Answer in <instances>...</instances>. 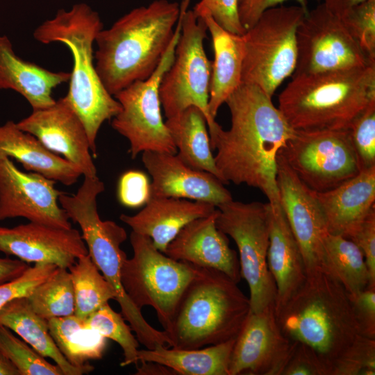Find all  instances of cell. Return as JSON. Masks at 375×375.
Instances as JSON below:
<instances>
[{
	"label": "cell",
	"mask_w": 375,
	"mask_h": 375,
	"mask_svg": "<svg viewBox=\"0 0 375 375\" xmlns=\"http://www.w3.org/2000/svg\"><path fill=\"white\" fill-rule=\"evenodd\" d=\"M274 306L250 310L235 338L229 375H282L298 342L282 333Z\"/></svg>",
	"instance_id": "obj_17"
},
{
	"label": "cell",
	"mask_w": 375,
	"mask_h": 375,
	"mask_svg": "<svg viewBox=\"0 0 375 375\" xmlns=\"http://www.w3.org/2000/svg\"><path fill=\"white\" fill-rule=\"evenodd\" d=\"M121 313L115 312L108 303L103 305L91 314L85 322L107 339L116 342L122 348L124 353L122 367L131 364L138 365L139 360L138 352L139 341L132 333L130 325L125 322Z\"/></svg>",
	"instance_id": "obj_35"
},
{
	"label": "cell",
	"mask_w": 375,
	"mask_h": 375,
	"mask_svg": "<svg viewBox=\"0 0 375 375\" xmlns=\"http://www.w3.org/2000/svg\"><path fill=\"white\" fill-rule=\"evenodd\" d=\"M360 169L375 166V101L368 105L348 128Z\"/></svg>",
	"instance_id": "obj_39"
},
{
	"label": "cell",
	"mask_w": 375,
	"mask_h": 375,
	"mask_svg": "<svg viewBox=\"0 0 375 375\" xmlns=\"http://www.w3.org/2000/svg\"><path fill=\"white\" fill-rule=\"evenodd\" d=\"M331 366L315 350L297 342L282 375H330Z\"/></svg>",
	"instance_id": "obj_41"
},
{
	"label": "cell",
	"mask_w": 375,
	"mask_h": 375,
	"mask_svg": "<svg viewBox=\"0 0 375 375\" xmlns=\"http://www.w3.org/2000/svg\"><path fill=\"white\" fill-rule=\"evenodd\" d=\"M101 29L99 14L88 5L78 3L69 11L60 10L33 32L39 42L62 43L71 51L74 64L65 97L84 124L94 156L100 127L122 109L103 86L95 68L93 45Z\"/></svg>",
	"instance_id": "obj_3"
},
{
	"label": "cell",
	"mask_w": 375,
	"mask_h": 375,
	"mask_svg": "<svg viewBox=\"0 0 375 375\" xmlns=\"http://www.w3.org/2000/svg\"><path fill=\"white\" fill-rule=\"evenodd\" d=\"M0 351L14 364L20 375H64L57 365L47 362L44 357L1 324Z\"/></svg>",
	"instance_id": "obj_36"
},
{
	"label": "cell",
	"mask_w": 375,
	"mask_h": 375,
	"mask_svg": "<svg viewBox=\"0 0 375 375\" xmlns=\"http://www.w3.org/2000/svg\"><path fill=\"white\" fill-rule=\"evenodd\" d=\"M17 125L50 151L63 156L83 176H97L86 129L65 97L49 107L33 110Z\"/></svg>",
	"instance_id": "obj_18"
},
{
	"label": "cell",
	"mask_w": 375,
	"mask_h": 375,
	"mask_svg": "<svg viewBox=\"0 0 375 375\" xmlns=\"http://www.w3.org/2000/svg\"><path fill=\"white\" fill-rule=\"evenodd\" d=\"M130 242L133 256L121 269L123 288L140 310L152 307L165 331L182 294L196 274L197 266L166 256L148 236L132 231Z\"/></svg>",
	"instance_id": "obj_9"
},
{
	"label": "cell",
	"mask_w": 375,
	"mask_h": 375,
	"mask_svg": "<svg viewBox=\"0 0 375 375\" xmlns=\"http://www.w3.org/2000/svg\"><path fill=\"white\" fill-rule=\"evenodd\" d=\"M323 248L325 272L337 279L349 294L371 287V276L363 253L353 241L328 233Z\"/></svg>",
	"instance_id": "obj_32"
},
{
	"label": "cell",
	"mask_w": 375,
	"mask_h": 375,
	"mask_svg": "<svg viewBox=\"0 0 375 375\" xmlns=\"http://www.w3.org/2000/svg\"><path fill=\"white\" fill-rule=\"evenodd\" d=\"M50 334L60 351L73 366L94 368L91 360L101 359L107 338L74 315L47 319Z\"/></svg>",
	"instance_id": "obj_31"
},
{
	"label": "cell",
	"mask_w": 375,
	"mask_h": 375,
	"mask_svg": "<svg viewBox=\"0 0 375 375\" xmlns=\"http://www.w3.org/2000/svg\"><path fill=\"white\" fill-rule=\"evenodd\" d=\"M118 198L122 204L130 208L146 204L150 198V183L146 174L135 170L124 173L119 179Z\"/></svg>",
	"instance_id": "obj_43"
},
{
	"label": "cell",
	"mask_w": 375,
	"mask_h": 375,
	"mask_svg": "<svg viewBox=\"0 0 375 375\" xmlns=\"http://www.w3.org/2000/svg\"><path fill=\"white\" fill-rule=\"evenodd\" d=\"M217 211V208L186 224L163 253L178 261L220 271L238 283L242 278L239 258L226 235L216 226Z\"/></svg>",
	"instance_id": "obj_21"
},
{
	"label": "cell",
	"mask_w": 375,
	"mask_h": 375,
	"mask_svg": "<svg viewBox=\"0 0 375 375\" xmlns=\"http://www.w3.org/2000/svg\"><path fill=\"white\" fill-rule=\"evenodd\" d=\"M235 338L196 349H178L158 345L138 350L139 362H154L182 375H229L231 356Z\"/></svg>",
	"instance_id": "obj_30"
},
{
	"label": "cell",
	"mask_w": 375,
	"mask_h": 375,
	"mask_svg": "<svg viewBox=\"0 0 375 375\" xmlns=\"http://www.w3.org/2000/svg\"><path fill=\"white\" fill-rule=\"evenodd\" d=\"M197 15L203 19L212 39L214 60L211 67L208 112L211 118L215 119L220 106L242 83L244 38L243 35L223 28L206 12Z\"/></svg>",
	"instance_id": "obj_27"
},
{
	"label": "cell",
	"mask_w": 375,
	"mask_h": 375,
	"mask_svg": "<svg viewBox=\"0 0 375 375\" xmlns=\"http://www.w3.org/2000/svg\"><path fill=\"white\" fill-rule=\"evenodd\" d=\"M142 161L152 178L150 197L188 199L216 207L233 200L218 178L189 167L176 153L146 151Z\"/></svg>",
	"instance_id": "obj_20"
},
{
	"label": "cell",
	"mask_w": 375,
	"mask_h": 375,
	"mask_svg": "<svg viewBox=\"0 0 375 375\" xmlns=\"http://www.w3.org/2000/svg\"><path fill=\"white\" fill-rule=\"evenodd\" d=\"M267 266L276 288L277 312L302 285L307 274L299 245L281 206L268 203Z\"/></svg>",
	"instance_id": "obj_23"
},
{
	"label": "cell",
	"mask_w": 375,
	"mask_h": 375,
	"mask_svg": "<svg viewBox=\"0 0 375 375\" xmlns=\"http://www.w3.org/2000/svg\"><path fill=\"white\" fill-rule=\"evenodd\" d=\"M71 72H55L17 56L6 35H0V89L12 90L24 97L33 110L53 105V90L69 81Z\"/></svg>",
	"instance_id": "obj_25"
},
{
	"label": "cell",
	"mask_w": 375,
	"mask_h": 375,
	"mask_svg": "<svg viewBox=\"0 0 375 375\" xmlns=\"http://www.w3.org/2000/svg\"><path fill=\"white\" fill-rule=\"evenodd\" d=\"M217 207L204 201H190L174 197H150L146 206L134 215L122 214L119 219L132 231L149 237L164 252L168 244L190 222L206 217Z\"/></svg>",
	"instance_id": "obj_24"
},
{
	"label": "cell",
	"mask_w": 375,
	"mask_h": 375,
	"mask_svg": "<svg viewBox=\"0 0 375 375\" xmlns=\"http://www.w3.org/2000/svg\"><path fill=\"white\" fill-rule=\"evenodd\" d=\"M198 15L208 12L225 30L243 35L246 30L242 26L238 15V0H200L192 10Z\"/></svg>",
	"instance_id": "obj_42"
},
{
	"label": "cell",
	"mask_w": 375,
	"mask_h": 375,
	"mask_svg": "<svg viewBox=\"0 0 375 375\" xmlns=\"http://www.w3.org/2000/svg\"><path fill=\"white\" fill-rule=\"evenodd\" d=\"M165 124L177 149V156L189 167L209 172L224 183L212 153L203 112L190 106L167 118Z\"/></svg>",
	"instance_id": "obj_29"
},
{
	"label": "cell",
	"mask_w": 375,
	"mask_h": 375,
	"mask_svg": "<svg viewBox=\"0 0 375 375\" xmlns=\"http://www.w3.org/2000/svg\"><path fill=\"white\" fill-rule=\"evenodd\" d=\"M366 0H324V6L333 14L340 17L348 9Z\"/></svg>",
	"instance_id": "obj_49"
},
{
	"label": "cell",
	"mask_w": 375,
	"mask_h": 375,
	"mask_svg": "<svg viewBox=\"0 0 375 375\" xmlns=\"http://www.w3.org/2000/svg\"><path fill=\"white\" fill-rule=\"evenodd\" d=\"M280 151L297 176L316 192L333 189L361 171L348 128L294 130Z\"/></svg>",
	"instance_id": "obj_13"
},
{
	"label": "cell",
	"mask_w": 375,
	"mask_h": 375,
	"mask_svg": "<svg viewBox=\"0 0 375 375\" xmlns=\"http://www.w3.org/2000/svg\"><path fill=\"white\" fill-rule=\"evenodd\" d=\"M339 17L365 54L375 61V0H366Z\"/></svg>",
	"instance_id": "obj_38"
},
{
	"label": "cell",
	"mask_w": 375,
	"mask_h": 375,
	"mask_svg": "<svg viewBox=\"0 0 375 375\" xmlns=\"http://www.w3.org/2000/svg\"><path fill=\"white\" fill-rule=\"evenodd\" d=\"M225 103L231 113L230 128L224 130L217 122L208 129L224 183L258 188L272 206H280L276 158L294 129L257 85L242 83Z\"/></svg>",
	"instance_id": "obj_1"
},
{
	"label": "cell",
	"mask_w": 375,
	"mask_h": 375,
	"mask_svg": "<svg viewBox=\"0 0 375 375\" xmlns=\"http://www.w3.org/2000/svg\"><path fill=\"white\" fill-rule=\"evenodd\" d=\"M0 375H20L17 367L1 351Z\"/></svg>",
	"instance_id": "obj_50"
},
{
	"label": "cell",
	"mask_w": 375,
	"mask_h": 375,
	"mask_svg": "<svg viewBox=\"0 0 375 375\" xmlns=\"http://www.w3.org/2000/svg\"><path fill=\"white\" fill-rule=\"evenodd\" d=\"M58 268L53 264H35L17 277L0 285V309L18 298L28 297Z\"/></svg>",
	"instance_id": "obj_40"
},
{
	"label": "cell",
	"mask_w": 375,
	"mask_h": 375,
	"mask_svg": "<svg viewBox=\"0 0 375 375\" xmlns=\"http://www.w3.org/2000/svg\"><path fill=\"white\" fill-rule=\"evenodd\" d=\"M27 299L33 310L47 320L74 315V294L68 269L58 267Z\"/></svg>",
	"instance_id": "obj_34"
},
{
	"label": "cell",
	"mask_w": 375,
	"mask_h": 375,
	"mask_svg": "<svg viewBox=\"0 0 375 375\" xmlns=\"http://www.w3.org/2000/svg\"><path fill=\"white\" fill-rule=\"evenodd\" d=\"M375 338L358 335L332 362L331 375H374Z\"/></svg>",
	"instance_id": "obj_37"
},
{
	"label": "cell",
	"mask_w": 375,
	"mask_h": 375,
	"mask_svg": "<svg viewBox=\"0 0 375 375\" xmlns=\"http://www.w3.org/2000/svg\"><path fill=\"white\" fill-rule=\"evenodd\" d=\"M249 312V298L237 283L220 271L197 266L164 331L172 348L215 345L236 338Z\"/></svg>",
	"instance_id": "obj_5"
},
{
	"label": "cell",
	"mask_w": 375,
	"mask_h": 375,
	"mask_svg": "<svg viewBox=\"0 0 375 375\" xmlns=\"http://www.w3.org/2000/svg\"><path fill=\"white\" fill-rule=\"evenodd\" d=\"M315 192L328 233L348 238L375 210V166L333 189Z\"/></svg>",
	"instance_id": "obj_22"
},
{
	"label": "cell",
	"mask_w": 375,
	"mask_h": 375,
	"mask_svg": "<svg viewBox=\"0 0 375 375\" xmlns=\"http://www.w3.org/2000/svg\"><path fill=\"white\" fill-rule=\"evenodd\" d=\"M288 0H238V15L240 22L247 31L254 25L267 10ZM300 6L308 10V0H295Z\"/></svg>",
	"instance_id": "obj_46"
},
{
	"label": "cell",
	"mask_w": 375,
	"mask_h": 375,
	"mask_svg": "<svg viewBox=\"0 0 375 375\" xmlns=\"http://www.w3.org/2000/svg\"><path fill=\"white\" fill-rule=\"evenodd\" d=\"M0 156L13 158L27 171L65 185L74 184L82 175L76 165L50 151L12 121L0 126Z\"/></svg>",
	"instance_id": "obj_26"
},
{
	"label": "cell",
	"mask_w": 375,
	"mask_h": 375,
	"mask_svg": "<svg viewBox=\"0 0 375 375\" xmlns=\"http://www.w3.org/2000/svg\"><path fill=\"white\" fill-rule=\"evenodd\" d=\"M104 189V183L98 176H85L75 194L62 192L58 201L69 219L79 225L89 256L115 290V300L119 305L121 314L129 323L139 342L147 349H153L158 345L171 347L165 331L156 329L147 322L141 310L132 303L123 288L121 269L127 256L121 244L126 240L127 234L115 222L100 218L97 198Z\"/></svg>",
	"instance_id": "obj_7"
},
{
	"label": "cell",
	"mask_w": 375,
	"mask_h": 375,
	"mask_svg": "<svg viewBox=\"0 0 375 375\" xmlns=\"http://www.w3.org/2000/svg\"><path fill=\"white\" fill-rule=\"evenodd\" d=\"M276 316L287 338L312 347L331 368L359 335L349 294L337 279L322 271L307 274Z\"/></svg>",
	"instance_id": "obj_6"
},
{
	"label": "cell",
	"mask_w": 375,
	"mask_h": 375,
	"mask_svg": "<svg viewBox=\"0 0 375 375\" xmlns=\"http://www.w3.org/2000/svg\"><path fill=\"white\" fill-rule=\"evenodd\" d=\"M180 31L181 15L172 40L153 74L144 81L133 83L113 96L122 109L112 119L111 126L128 140L132 158L146 151L177 153L162 119L159 88L174 60Z\"/></svg>",
	"instance_id": "obj_12"
},
{
	"label": "cell",
	"mask_w": 375,
	"mask_h": 375,
	"mask_svg": "<svg viewBox=\"0 0 375 375\" xmlns=\"http://www.w3.org/2000/svg\"><path fill=\"white\" fill-rule=\"evenodd\" d=\"M217 227L230 236L239 251L241 276L249 289L250 310L274 304L276 288L267 266L268 203L231 200L217 207Z\"/></svg>",
	"instance_id": "obj_11"
},
{
	"label": "cell",
	"mask_w": 375,
	"mask_h": 375,
	"mask_svg": "<svg viewBox=\"0 0 375 375\" xmlns=\"http://www.w3.org/2000/svg\"><path fill=\"white\" fill-rule=\"evenodd\" d=\"M0 251L26 263L53 264L67 269L88 253L78 230L31 222L12 228L0 226Z\"/></svg>",
	"instance_id": "obj_19"
},
{
	"label": "cell",
	"mask_w": 375,
	"mask_h": 375,
	"mask_svg": "<svg viewBox=\"0 0 375 375\" xmlns=\"http://www.w3.org/2000/svg\"><path fill=\"white\" fill-rule=\"evenodd\" d=\"M297 61L292 76L375 65L340 18L324 3L308 10L297 32Z\"/></svg>",
	"instance_id": "obj_14"
},
{
	"label": "cell",
	"mask_w": 375,
	"mask_h": 375,
	"mask_svg": "<svg viewBox=\"0 0 375 375\" xmlns=\"http://www.w3.org/2000/svg\"><path fill=\"white\" fill-rule=\"evenodd\" d=\"M190 0L180 4L181 31L174 60L159 88L161 106L167 118L190 106L204 114L208 129L217 123L208 112L212 62L204 49L207 26L203 19L189 9Z\"/></svg>",
	"instance_id": "obj_10"
},
{
	"label": "cell",
	"mask_w": 375,
	"mask_h": 375,
	"mask_svg": "<svg viewBox=\"0 0 375 375\" xmlns=\"http://www.w3.org/2000/svg\"><path fill=\"white\" fill-rule=\"evenodd\" d=\"M55 183L38 173L22 172L11 158L0 156V221L24 217L31 222L71 228L66 212L58 204L62 192Z\"/></svg>",
	"instance_id": "obj_16"
},
{
	"label": "cell",
	"mask_w": 375,
	"mask_h": 375,
	"mask_svg": "<svg viewBox=\"0 0 375 375\" xmlns=\"http://www.w3.org/2000/svg\"><path fill=\"white\" fill-rule=\"evenodd\" d=\"M68 270L74 288V315L77 317L85 320L110 300H115V290L100 272L88 253L79 257Z\"/></svg>",
	"instance_id": "obj_33"
},
{
	"label": "cell",
	"mask_w": 375,
	"mask_h": 375,
	"mask_svg": "<svg viewBox=\"0 0 375 375\" xmlns=\"http://www.w3.org/2000/svg\"><path fill=\"white\" fill-rule=\"evenodd\" d=\"M137 375H173L176 372L169 367L154 362H142L137 365Z\"/></svg>",
	"instance_id": "obj_48"
},
{
	"label": "cell",
	"mask_w": 375,
	"mask_h": 375,
	"mask_svg": "<svg viewBox=\"0 0 375 375\" xmlns=\"http://www.w3.org/2000/svg\"><path fill=\"white\" fill-rule=\"evenodd\" d=\"M359 335L375 338V287L349 294Z\"/></svg>",
	"instance_id": "obj_44"
},
{
	"label": "cell",
	"mask_w": 375,
	"mask_h": 375,
	"mask_svg": "<svg viewBox=\"0 0 375 375\" xmlns=\"http://www.w3.org/2000/svg\"><path fill=\"white\" fill-rule=\"evenodd\" d=\"M375 101V65L292 76L278 109L294 130L347 129Z\"/></svg>",
	"instance_id": "obj_4"
},
{
	"label": "cell",
	"mask_w": 375,
	"mask_h": 375,
	"mask_svg": "<svg viewBox=\"0 0 375 375\" xmlns=\"http://www.w3.org/2000/svg\"><path fill=\"white\" fill-rule=\"evenodd\" d=\"M28 267L19 259L0 258V285L17 277Z\"/></svg>",
	"instance_id": "obj_47"
},
{
	"label": "cell",
	"mask_w": 375,
	"mask_h": 375,
	"mask_svg": "<svg viewBox=\"0 0 375 375\" xmlns=\"http://www.w3.org/2000/svg\"><path fill=\"white\" fill-rule=\"evenodd\" d=\"M179 16L177 2L155 0L98 33L95 68L111 95L153 74L172 40Z\"/></svg>",
	"instance_id": "obj_2"
},
{
	"label": "cell",
	"mask_w": 375,
	"mask_h": 375,
	"mask_svg": "<svg viewBox=\"0 0 375 375\" xmlns=\"http://www.w3.org/2000/svg\"><path fill=\"white\" fill-rule=\"evenodd\" d=\"M276 171L280 203L301 249L306 274L325 272L323 242L328 232L315 192L297 176L280 150Z\"/></svg>",
	"instance_id": "obj_15"
},
{
	"label": "cell",
	"mask_w": 375,
	"mask_h": 375,
	"mask_svg": "<svg viewBox=\"0 0 375 375\" xmlns=\"http://www.w3.org/2000/svg\"><path fill=\"white\" fill-rule=\"evenodd\" d=\"M348 239L362 252L371 276V287H375V210L365 218Z\"/></svg>",
	"instance_id": "obj_45"
},
{
	"label": "cell",
	"mask_w": 375,
	"mask_h": 375,
	"mask_svg": "<svg viewBox=\"0 0 375 375\" xmlns=\"http://www.w3.org/2000/svg\"><path fill=\"white\" fill-rule=\"evenodd\" d=\"M0 324L19 335L41 356L52 359L64 375H81L94 370L74 367L67 361L50 334L47 320L33 310L26 297L15 299L0 309Z\"/></svg>",
	"instance_id": "obj_28"
},
{
	"label": "cell",
	"mask_w": 375,
	"mask_h": 375,
	"mask_svg": "<svg viewBox=\"0 0 375 375\" xmlns=\"http://www.w3.org/2000/svg\"><path fill=\"white\" fill-rule=\"evenodd\" d=\"M308 10L299 5L276 6L245 31L242 83L257 85L272 97L295 70L297 32Z\"/></svg>",
	"instance_id": "obj_8"
}]
</instances>
